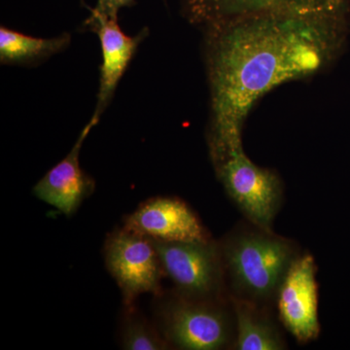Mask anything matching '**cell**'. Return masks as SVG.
<instances>
[{"label":"cell","mask_w":350,"mask_h":350,"mask_svg":"<svg viewBox=\"0 0 350 350\" xmlns=\"http://www.w3.org/2000/svg\"><path fill=\"white\" fill-rule=\"evenodd\" d=\"M209 154L243 146L251 108L282 83L314 75L342 53L350 0H278L206 25Z\"/></svg>","instance_id":"cell-1"},{"label":"cell","mask_w":350,"mask_h":350,"mask_svg":"<svg viewBox=\"0 0 350 350\" xmlns=\"http://www.w3.org/2000/svg\"><path fill=\"white\" fill-rule=\"evenodd\" d=\"M151 241L177 294L195 300H221L226 275L220 244L211 239Z\"/></svg>","instance_id":"cell-5"},{"label":"cell","mask_w":350,"mask_h":350,"mask_svg":"<svg viewBox=\"0 0 350 350\" xmlns=\"http://www.w3.org/2000/svg\"><path fill=\"white\" fill-rule=\"evenodd\" d=\"M71 36L33 38L2 25L0 27V63L4 66H36L63 52L70 45Z\"/></svg>","instance_id":"cell-12"},{"label":"cell","mask_w":350,"mask_h":350,"mask_svg":"<svg viewBox=\"0 0 350 350\" xmlns=\"http://www.w3.org/2000/svg\"><path fill=\"white\" fill-rule=\"evenodd\" d=\"M105 265L121 290L126 308L135 306L142 294H161L163 273L150 239L123 228L107 237Z\"/></svg>","instance_id":"cell-6"},{"label":"cell","mask_w":350,"mask_h":350,"mask_svg":"<svg viewBox=\"0 0 350 350\" xmlns=\"http://www.w3.org/2000/svg\"><path fill=\"white\" fill-rule=\"evenodd\" d=\"M124 228L154 241L211 239L194 211L176 198L158 197L146 200L126 216Z\"/></svg>","instance_id":"cell-8"},{"label":"cell","mask_w":350,"mask_h":350,"mask_svg":"<svg viewBox=\"0 0 350 350\" xmlns=\"http://www.w3.org/2000/svg\"><path fill=\"white\" fill-rule=\"evenodd\" d=\"M98 124L91 118L68 155L34 186L33 193L38 199L64 215L75 214L96 187L94 179L82 170L79 157L85 140Z\"/></svg>","instance_id":"cell-9"},{"label":"cell","mask_w":350,"mask_h":350,"mask_svg":"<svg viewBox=\"0 0 350 350\" xmlns=\"http://www.w3.org/2000/svg\"><path fill=\"white\" fill-rule=\"evenodd\" d=\"M156 325L170 347L218 350L236 338V321L220 300H195L174 292L157 295Z\"/></svg>","instance_id":"cell-3"},{"label":"cell","mask_w":350,"mask_h":350,"mask_svg":"<svg viewBox=\"0 0 350 350\" xmlns=\"http://www.w3.org/2000/svg\"><path fill=\"white\" fill-rule=\"evenodd\" d=\"M220 247L236 298L257 305L276 299L288 271L300 256L292 241L260 228L234 232Z\"/></svg>","instance_id":"cell-2"},{"label":"cell","mask_w":350,"mask_h":350,"mask_svg":"<svg viewBox=\"0 0 350 350\" xmlns=\"http://www.w3.org/2000/svg\"><path fill=\"white\" fill-rule=\"evenodd\" d=\"M317 267L310 255H300L288 271L276 300L283 325L301 344L319 337Z\"/></svg>","instance_id":"cell-7"},{"label":"cell","mask_w":350,"mask_h":350,"mask_svg":"<svg viewBox=\"0 0 350 350\" xmlns=\"http://www.w3.org/2000/svg\"><path fill=\"white\" fill-rule=\"evenodd\" d=\"M211 157L230 199L255 227L271 231L282 202L280 176L255 165L244 154L243 146Z\"/></svg>","instance_id":"cell-4"},{"label":"cell","mask_w":350,"mask_h":350,"mask_svg":"<svg viewBox=\"0 0 350 350\" xmlns=\"http://www.w3.org/2000/svg\"><path fill=\"white\" fill-rule=\"evenodd\" d=\"M278 0H180L184 17L202 27L269 5Z\"/></svg>","instance_id":"cell-13"},{"label":"cell","mask_w":350,"mask_h":350,"mask_svg":"<svg viewBox=\"0 0 350 350\" xmlns=\"http://www.w3.org/2000/svg\"><path fill=\"white\" fill-rule=\"evenodd\" d=\"M86 27L98 34L103 55L98 100L92 116V118L100 122L101 115L114 96L120 80L125 75L140 44L148 36V31L147 29H144L137 36H130L122 31L118 19H108L93 15L86 21Z\"/></svg>","instance_id":"cell-10"},{"label":"cell","mask_w":350,"mask_h":350,"mask_svg":"<svg viewBox=\"0 0 350 350\" xmlns=\"http://www.w3.org/2000/svg\"><path fill=\"white\" fill-rule=\"evenodd\" d=\"M135 4V0H98L96 6L92 9L91 15L108 19H118L119 11L122 8Z\"/></svg>","instance_id":"cell-15"},{"label":"cell","mask_w":350,"mask_h":350,"mask_svg":"<svg viewBox=\"0 0 350 350\" xmlns=\"http://www.w3.org/2000/svg\"><path fill=\"white\" fill-rule=\"evenodd\" d=\"M121 345L122 349L126 350H163L170 347L156 324L140 314L135 306L126 308Z\"/></svg>","instance_id":"cell-14"},{"label":"cell","mask_w":350,"mask_h":350,"mask_svg":"<svg viewBox=\"0 0 350 350\" xmlns=\"http://www.w3.org/2000/svg\"><path fill=\"white\" fill-rule=\"evenodd\" d=\"M232 304L237 349L280 350L286 347L278 327L262 312L260 305L239 298H234Z\"/></svg>","instance_id":"cell-11"}]
</instances>
